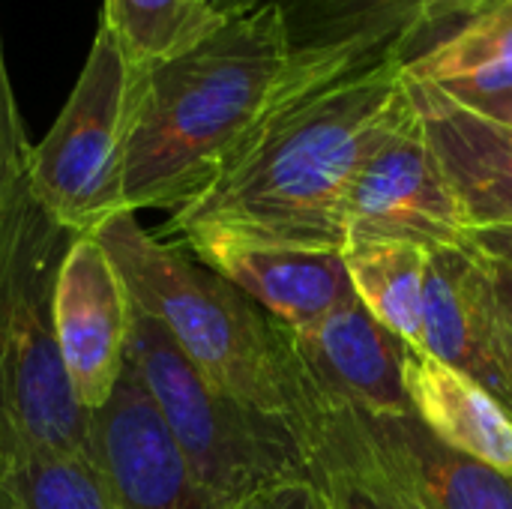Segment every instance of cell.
<instances>
[{
    "instance_id": "6da1fadb",
    "label": "cell",
    "mask_w": 512,
    "mask_h": 509,
    "mask_svg": "<svg viewBox=\"0 0 512 509\" xmlns=\"http://www.w3.org/2000/svg\"><path fill=\"white\" fill-rule=\"evenodd\" d=\"M402 60L348 72L330 84L285 75L273 105L219 177L171 213L168 234L342 252V201L357 168L408 111Z\"/></svg>"
},
{
    "instance_id": "7a4b0ae2",
    "label": "cell",
    "mask_w": 512,
    "mask_h": 509,
    "mask_svg": "<svg viewBox=\"0 0 512 509\" xmlns=\"http://www.w3.org/2000/svg\"><path fill=\"white\" fill-rule=\"evenodd\" d=\"M291 63L273 0L231 15L192 51L135 69L123 138V210L195 201L273 105Z\"/></svg>"
},
{
    "instance_id": "3957f363",
    "label": "cell",
    "mask_w": 512,
    "mask_h": 509,
    "mask_svg": "<svg viewBox=\"0 0 512 509\" xmlns=\"http://www.w3.org/2000/svg\"><path fill=\"white\" fill-rule=\"evenodd\" d=\"M93 234L132 303L162 324L183 357L246 408L285 420L309 456L324 405L291 348L288 327L192 252L147 231L138 213L123 210Z\"/></svg>"
},
{
    "instance_id": "277c9868",
    "label": "cell",
    "mask_w": 512,
    "mask_h": 509,
    "mask_svg": "<svg viewBox=\"0 0 512 509\" xmlns=\"http://www.w3.org/2000/svg\"><path fill=\"white\" fill-rule=\"evenodd\" d=\"M75 237L36 204L27 177L0 198V459L90 453V414L54 330V285Z\"/></svg>"
},
{
    "instance_id": "5b68a950",
    "label": "cell",
    "mask_w": 512,
    "mask_h": 509,
    "mask_svg": "<svg viewBox=\"0 0 512 509\" xmlns=\"http://www.w3.org/2000/svg\"><path fill=\"white\" fill-rule=\"evenodd\" d=\"M129 366L153 399L189 471L219 509L312 483L300 435L213 387L144 309L132 303Z\"/></svg>"
},
{
    "instance_id": "8992f818",
    "label": "cell",
    "mask_w": 512,
    "mask_h": 509,
    "mask_svg": "<svg viewBox=\"0 0 512 509\" xmlns=\"http://www.w3.org/2000/svg\"><path fill=\"white\" fill-rule=\"evenodd\" d=\"M135 66L99 21L84 69L54 126L30 150L36 204L72 234H93L123 213V138Z\"/></svg>"
},
{
    "instance_id": "52a82bcc",
    "label": "cell",
    "mask_w": 512,
    "mask_h": 509,
    "mask_svg": "<svg viewBox=\"0 0 512 509\" xmlns=\"http://www.w3.org/2000/svg\"><path fill=\"white\" fill-rule=\"evenodd\" d=\"M309 468L369 483L414 509H512L510 477L453 450L414 414L327 405L309 435Z\"/></svg>"
},
{
    "instance_id": "ba28073f",
    "label": "cell",
    "mask_w": 512,
    "mask_h": 509,
    "mask_svg": "<svg viewBox=\"0 0 512 509\" xmlns=\"http://www.w3.org/2000/svg\"><path fill=\"white\" fill-rule=\"evenodd\" d=\"M282 9L291 63L288 78L330 84L363 66H405L465 27L489 0H273Z\"/></svg>"
},
{
    "instance_id": "9c48e42d",
    "label": "cell",
    "mask_w": 512,
    "mask_h": 509,
    "mask_svg": "<svg viewBox=\"0 0 512 509\" xmlns=\"http://www.w3.org/2000/svg\"><path fill=\"white\" fill-rule=\"evenodd\" d=\"M342 234L345 249L363 243H414L426 252L465 246L468 222L414 102L357 168L342 201Z\"/></svg>"
},
{
    "instance_id": "30bf717a",
    "label": "cell",
    "mask_w": 512,
    "mask_h": 509,
    "mask_svg": "<svg viewBox=\"0 0 512 509\" xmlns=\"http://www.w3.org/2000/svg\"><path fill=\"white\" fill-rule=\"evenodd\" d=\"M132 297L96 234H78L54 285L60 360L78 405L96 414L129 366Z\"/></svg>"
},
{
    "instance_id": "8fae6325",
    "label": "cell",
    "mask_w": 512,
    "mask_h": 509,
    "mask_svg": "<svg viewBox=\"0 0 512 509\" xmlns=\"http://www.w3.org/2000/svg\"><path fill=\"white\" fill-rule=\"evenodd\" d=\"M291 348L321 405H348L375 417L411 414L402 342L357 297L330 315L288 327Z\"/></svg>"
},
{
    "instance_id": "7c38bea8",
    "label": "cell",
    "mask_w": 512,
    "mask_h": 509,
    "mask_svg": "<svg viewBox=\"0 0 512 509\" xmlns=\"http://www.w3.org/2000/svg\"><path fill=\"white\" fill-rule=\"evenodd\" d=\"M417 348L480 384L512 417V366L492 285L480 252L468 243L432 249L426 258L423 339Z\"/></svg>"
},
{
    "instance_id": "4fadbf2b",
    "label": "cell",
    "mask_w": 512,
    "mask_h": 509,
    "mask_svg": "<svg viewBox=\"0 0 512 509\" xmlns=\"http://www.w3.org/2000/svg\"><path fill=\"white\" fill-rule=\"evenodd\" d=\"M90 450L123 509H219L189 471L132 366L108 405L90 414Z\"/></svg>"
},
{
    "instance_id": "5bb4252c",
    "label": "cell",
    "mask_w": 512,
    "mask_h": 509,
    "mask_svg": "<svg viewBox=\"0 0 512 509\" xmlns=\"http://www.w3.org/2000/svg\"><path fill=\"white\" fill-rule=\"evenodd\" d=\"M408 81L450 192L471 228L512 225V129L468 108L438 84Z\"/></svg>"
},
{
    "instance_id": "9a60e30c",
    "label": "cell",
    "mask_w": 512,
    "mask_h": 509,
    "mask_svg": "<svg viewBox=\"0 0 512 509\" xmlns=\"http://www.w3.org/2000/svg\"><path fill=\"white\" fill-rule=\"evenodd\" d=\"M201 264L222 273L285 327H306L354 300L342 252L291 249L234 237L177 240Z\"/></svg>"
},
{
    "instance_id": "2e32d148",
    "label": "cell",
    "mask_w": 512,
    "mask_h": 509,
    "mask_svg": "<svg viewBox=\"0 0 512 509\" xmlns=\"http://www.w3.org/2000/svg\"><path fill=\"white\" fill-rule=\"evenodd\" d=\"M405 387L426 429L512 480V417L492 393L417 345L405 354Z\"/></svg>"
},
{
    "instance_id": "e0dca14e",
    "label": "cell",
    "mask_w": 512,
    "mask_h": 509,
    "mask_svg": "<svg viewBox=\"0 0 512 509\" xmlns=\"http://www.w3.org/2000/svg\"><path fill=\"white\" fill-rule=\"evenodd\" d=\"M405 75L453 96L512 90V0H489L465 27L414 57Z\"/></svg>"
},
{
    "instance_id": "ac0fdd59",
    "label": "cell",
    "mask_w": 512,
    "mask_h": 509,
    "mask_svg": "<svg viewBox=\"0 0 512 509\" xmlns=\"http://www.w3.org/2000/svg\"><path fill=\"white\" fill-rule=\"evenodd\" d=\"M342 255L357 300L402 342L420 345L429 252L414 243H363Z\"/></svg>"
},
{
    "instance_id": "d6986e66",
    "label": "cell",
    "mask_w": 512,
    "mask_h": 509,
    "mask_svg": "<svg viewBox=\"0 0 512 509\" xmlns=\"http://www.w3.org/2000/svg\"><path fill=\"white\" fill-rule=\"evenodd\" d=\"M102 24L111 27L135 69L180 57L228 24L210 0H105Z\"/></svg>"
},
{
    "instance_id": "ffe728a7",
    "label": "cell",
    "mask_w": 512,
    "mask_h": 509,
    "mask_svg": "<svg viewBox=\"0 0 512 509\" xmlns=\"http://www.w3.org/2000/svg\"><path fill=\"white\" fill-rule=\"evenodd\" d=\"M0 489L18 509H123L93 450L0 459Z\"/></svg>"
},
{
    "instance_id": "44dd1931",
    "label": "cell",
    "mask_w": 512,
    "mask_h": 509,
    "mask_svg": "<svg viewBox=\"0 0 512 509\" xmlns=\"http://www.w3.org/2000/svg\"><path fill=\"white\" fill-rule=\"evenodd\" d=\"M30 150L33 144L27 141V129H24V120L12 93V81H9L6 57H3V39H0V168L12 183L27 177Z\"/></svg>"
},
{
    "instance_id": "7402d4cb",
    "label": "cell",
    "mask_w": 512,
    "mask_h": 509,
    "mask_svg": "<svg viewBox=\"0 0 512 509\" xmlns=\"http://www.w3.org/2000/svg\"><path fill=\"white\" fill-rule=\"evenodd\" d=\"M312 477L330 509H414L411 504L399 501L396 495H387L369 483L348 480L333 471H312Z\"/></svg>"
},
{
    "instance_id": "603a6c76",
    "label": "cell",
    "mask_w": 512,
    "mask_h": 509,
    "mask_svg": "<svg viewBox=\"0 0 512 509\" xmlns=\"http://www.w3.org/2000/svg\"><path fill=\"white\" fill-rule=\"evenodd\" d=\"M489 285H492V297H495V312H498V324H501V339H504V351L512 366V264H504L498 258L480 255Z\"/></svg>"
},
{
    "instance_id": "cb8c5ba5",
    "label": "cell",
    "mask_w": 512,
    "mask_h": 509,
    "mask_svg": "<svg viewBox=\"0 0 512 509\" xmlns=\"http://www.w3.org/2000/svg\"><path fill=\"white\" fill-rule=\"evenodd\" d=\"M237 509H330L327 501L321 498L315 480L312 483H297V486H285V489H276V492H267L249 504Z\"/></svg>"
},
{
    "instance_id": "d4e9b609",
    "label": "cell",
    "mask_w": 512,
    "mask_h": 509,
    "mask_svg": "<svg viewBox=\"0 0 512 509\" xmlns=\"http://www.w3.org/2000/svg\"><path fill=\"white\" fill-rule=\"evenodd\" d=\"M465 243L477 249L480 255L498 258L512 264V225H495V228H471L465 234Z\"/></svg>"
},
{
    "instance_id": "484cf974",
    "label": "cell",
    "mask_w": 512,
    "mask_h": 509,
    "mask_svg": "<svg viewBox=\"0 0 512 509\" xmlns=\"http://www.w3.org/2000/svg\"><path fill=\"white\" fill-rule=\"evenodd\" d=\"M453 96V93H450ZM459 102H465L468 108L480 111L483 117L510 126L512 129V90H501V93H483V96H456Z\"/></svg>"
},
{
    "instance_id": "4316f807",
    "label": "cell",
    "mask_w": 512,
    "mask_h": 509,
    "mask_svg": "<svg viewBox=\"0 0 512 509\" xmlns=\"http://www.w3.org/2000/svg\"><path fill=\"white\" fill-rule=\"evenodd\" d=\"M222 15H240V12H249L252 6H258V3H264V0H210Z\"/></svg>"
},
{
    "instance_id": "83f0119b",
    "label": "cell",
    "mask_w": 512,
    "mask_h": 509,
    "mask_svg": "<svg viewBox=\"0 0 512 509\" xmlns=\"http://www.w3.org/2000/svg\"><path fill=\"white\" fill-rule=\"evenodd\" d=\"M15 183H18V180H15ZM15 183H12V180H9V177L3 174V168H0V198H3V195H6V192H9V189L15 186Z\"/></svg>"
},
{
    "instance_id": "f1b7e54d",
    "label": "cell",
    "mask_w": 512,
    "mask_h": 509,
    "mask_svg": "<svg viewBox=\"0 0 512 509\" xmlns=\"http://www.w3.org/2000/svg\"><path fill=\"white\" fill-rule=\"evenodd\" d=\"M0 509H18L12 501H9V495H6L3 489H0Z\"/></svg>"
}]
</instances>
